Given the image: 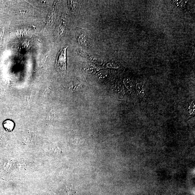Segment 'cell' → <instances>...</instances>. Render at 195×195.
Instances as JSON below:
<instances>
[{"mask_svg": "<svg viewBox=\"0 0 195 195\" xmlns=\"http://www.w3.org/2000/svg\"><path fill=\"white\" fill-rule=\"evenodd\" d=\"M67 47L61 49L58 52L56 58V69L62 76H64L66 74V50Z\"/></svg>", "mask_w": 195, "mask_h": 195, "instance_id": "1", "label": "cell"}, {"mask_svg": "<svg viewBox=\"0 0 195 195\" xmlns=\"http://www.w3.org/2000/svg\"><path fill=\"white\" fill-rule=\"evenodd\" d=\"M56 6H53V8L50 11L47 19V26H51L55 20L56 15Z\"/></svg>", "mask_w": 195, "mask_h": 195, "instance_id": "2", "label": "cell"}, {"mask_svg": "<svg viewBox=\"0 0 195 195\" xmlns=\"http://www.w3.org/2000/svg\"><path fill=\"white\" fill-rule=\"evenodd\" d=\"M65 29V25L64 22H60V24L56 28L55 32H54V36L56 38H59L62 37L64 34Z\"/></svg>", "mask_w": 195, "mask_h": 195, "instance_id": "3", "label": "cell"}, {"mask_svg": "<svg viewBox=\"0 0 195 195\" xmlns=\"http://www.w3.org/2000/svg\"><path fill=\"white\" fill-rule=\"evenodd\" d=\"M3 126L5 130L8 131H12L14 127V124L13 122L10 120H6L3 122Z\"/></svg>", "mask_w": 195, "mask_h": 195, "instance_id": "4", "label": "cell"}]
</instances>
